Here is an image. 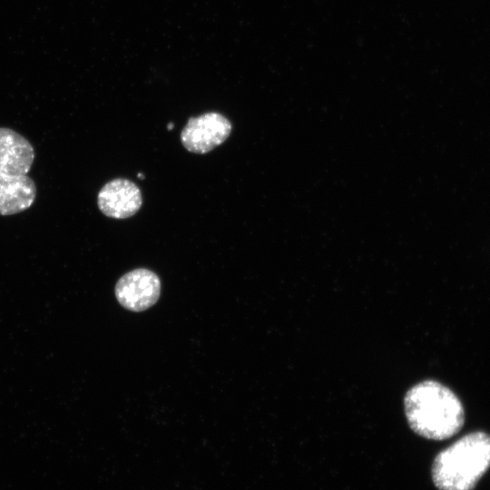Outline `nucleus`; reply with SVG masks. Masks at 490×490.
<instances>
[{
  "mask_svg": "<svg viewBox=\"0 0 490 490\" xmlns=\"http://www.w3.org/2000/svg\"><path fill=\"white\" fill-rule=\"evenodd\" d=\"M404 407L409 426L427 439H447L459 432L465 422V411L457 396L435 380L410 387Z\"/></svg>",
  "mask_w": 490,
  "mask_h": 490,
  "instance_id": "f257e3e1",
  "label": "nucleus"
},
{
  "mask_svg": "<svg viewBox=\"0 0 490 490\" xmlns=\"http://www.w3.org/2000/svg\"><path fill=\"white\" fill-rule=\"evenodd\" d=\"M161 294V281L153 271L140 268L122 275L115 285L118 302L131 311H143L154 305Z\"/></svg>",
  "mask_w": 490,
  "mask_h": 490,
  "instance_id": "20e7f679",
  "label": "nucleus"
},
{
  "mask_svg": "<svg viewBox=\"0 0 490 490\" xmlns=\"http://www.w3.org/2000/svg\"><path fill=\"white\" fill-rule=\"evenodd\" d=\"M35 197L36 186L28 175L0 172V215H13L27 210Z\"/></svg>",
  "mask_w": 490,
  "mask_h": 490,
  "instance_id": "0eeeda50",
  "label": "nucleus"
},
{
  "mask_svg": "<svg viewBox=\"0 0 490 490\" xmlns=\"http://www.w3.org/2000/svg\"><path fill=\"white\" fill-rule=\"evenodd\" d=\"M490 467V435L469 433L439 452L432 465L438 490H473Z\"/></svg>",
  "mask_w": 490,
  "mask_h": 490,
  "instance_id": "f03ea898",
  "label": "nucleus"
},
{
  "mask_svg": "<svg viewBox=\"0 0 490 490\" xmlns=\"http://www.w3.org/2000/svg\"><path fill=\"white\" fill-rule=\"evenodd\" d=\"M34 160L29 141L17 132L0 127V172L27 175Z\"/></svg>",
  "mask_w": 490,
  "mask_h": 490,
  "instance_id": "423d86ee",
  "label": "nucleus"
},
{
  "mask_svg": "<svg viewBox=\"0 0 490 490\" xmlns=\"http://www.w3.org/2000/svg\"><path fill=\"white\" fill-rule=\"evenodd\" d=\"M232 125L230 120L217 112L191 117L181 132L184 148L193 153H207L224 142Z\"/></svg>",
  "mask_w": 490,
  "mask_h": 490,
  "instance_id": "7ed1b4c3",
  "label": "nucleus"
},
{
  "mask_svg": "<svg viewBox=\"0 0 490 490\" xmlns=\"http://www.w3.org/2000/svg\"><path fill=\"white\" fill-rule=\"evenodd\" d=\"M97 204L105 216L126 219L141 209L142 196L140 188L133 181L117 178L102 187L97 195Z\"/></svg>",
  "mask_w": 490,
  "mask_h": 490,
  "instance_id": "39448f33",
  "label": "nucleus"
}]
</instances>
